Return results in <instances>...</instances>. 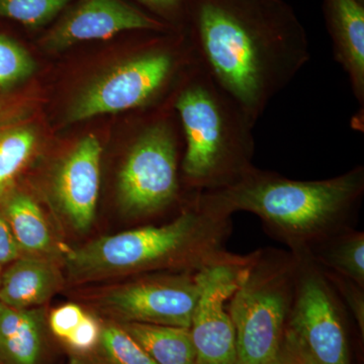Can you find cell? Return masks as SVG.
<instances>
[{"label": "cell", "instance_id": "6da1fadb", "mask_svg": "<svg viewBox=\"0 0 364 364\" xmlns=\"http://www.w3.org/2000/svg\"><path fill=\"white\" fill-rule=\"evenodd\" d=\"M184 23L205 70L255 123L311 59L284 0H186Z\"/></svg>", "mask_w": 364, "mask_h": 364}, {"label": "cell", "instance_id": "7a4b0ae2", "mask_svg": "<svg viewBox=\"0 0 364 364\" xmlns=\"http://www.w3.org/2000/svg\"><path fill=\"white\" fill-rule=\"evenodd\" d=\"M232 217L202 195L173 219L100 237L68 251L65 268L75 284L160 272H198L243 262L247 255L228 250Z\"/></svg>", "mask_w": 364, "mask_h": 364}, {"label": "cell", "instance_id": "3957f363", "mask_svg": "<svg viewBox=\"0 0 364 364\" xmlns=\"http://www.w3.org/2000/svg\"><path fill=\"white\" fill-rule=\"evenodd\" d=\"M202 196L228 214L257 215L270 237L303 256L328 237L355 227L364 196V167L301 181L254 166L234 186Z\"/></svg>", "mask_w": 364, "mask_h": 364}, {"label": "cell", "instance_id": "277c9868", "mask_svg": "<svg viewBox=\"0 0 364 364\" xmlns=\"http://www.w3.org/2000/svg\"><path fill=\"white\" fill-rule=\"evenodd\" d=\"M172 107L183 136L181 179L189 195L230 188L255 166V122L198 57L177 86Z\"/></svg>", "mask_w": 364, "mask_h": 364}, {"label": "cell", "instance_id": "5b68a950", "mask_svg": "<svg viewBox=\"0 0 364 364\" xmlns=\"http://www.w3.org/2000/svg\"><path fill=\"white\" fill-rule=\"evenodd\" d=\"M229 301L236 364H272L280 350L293 305L299 258L289 249L249 254Z\"/></svg>", "mask_w": 364, "mask_h": 364}, {"label": "cell", "instance_id": "8992f818", "mask_svg": "<svg viewBox=\"0 0 364 364\" xmlns=\"http://www.w3.org/2000/svg\"><path fill=\"white\" fill-rule=\"evenodd\" d=\"M182 153L178 117L162 114L141 127L117 176V202L124 217L134 221L152 219L196 200L183 198Z\"/></svg>", "mask_w": 364, "mask_h": 364}, {"label": "cell", "instance_id": "52a82bcc", "mask_svg": "<svg viewBox=\"0 0 364 364\" xmlns=\"http://www.w3.org/2000/svg\"><path fill=\"white\" fill-rule=\"evenodd\" d=\"M158 40L88 85L69 109L68 121L144 109L161 98L196 60L191 41Z\"/></svg>", "mask_w": 364, "mask_h": 364}, {"label": "cell", "instance_id": "ba28073f", "mask_svg": "<svg viewBox=\"0 0 364 364\" xmlns=\"http://www.w3.org/2000/svg\"><path fill=\"white\" fill-rule=\"evenodd\" d=\"M298 258L284 338L308 364H352L348 312L322 269L309 258Z\"/></svg>", "mask_w": 364, "mask_h": 364}, {"label": "cell", "instance_id": "9c48e42d", "mask_svg": "<svg viewBox=\"0 0 364 364\" xmlns=\"http://www.w3.org/2000/svg\"><path fill=\"white\" fill-rule=\"evenodd\" d=\"M198 272L138 275L105 291L97 299L98 306L116 322L189 328L198 296Z\"/></svg>", "mask_w": 364, "mask_h": 364}, {"label": "cell", "instance_id": "30bf717a", "mask_svg": "<svg viewBox=\"0 0 364 364\" xmlns=\"http://www.w3.org/2000/svg\"><path fill=\"white\" fill-rule=\"evenodd\" d=\"M249 256L243 262L214 265L196 273L198 296L188 329L198 364H236V334L228 301Z\"/></svg>", "mask_w": 364, "mask_h": 364}, {"label": "cell", "instance_id": "8fae6325", "mask_svg": "<svg viewBox=\"0 0 364 364\" xmlns=\"http://www.w3.org/2000/svg\"><path fill=\"white\" fill-rule=\"evenodd\" d=\"M171 26L123 0H80L43 40L49 51L86 41L107 40L128 31L165 32Z\"/></svg>", "mask_w": 364, "mask_h": 364}, {"label": "cell", "instance_id": "7c38bea8", "mask_svg": "<svg viewBox=\"0 0 364 364\" xmlns=\"http://www.w3.org/2000/svg\"><path fill=\"white\" fill-rule=\"evenodd\" d=\"M102 148L95 135L83 138L69 152L53 178V196L69 226L90 229L97 214Z\"/></svg>", "mask_w": 364, "mask_h": 364}, {"label": "cell", "instance_id": "4fadbf2b", "mask_svg": "<svg viewBox=\"0 0 364 364\" xmlns=\"http://www.w3.org/2000/svg\"><path fill=\"white\" fill-rule=\"evenodd\" d=\"M323 14L332 41L335 61L341 66L358 112L352 122L354 129L364 128V4L359 0H323Z\"/></svg>", "mask_w": 364, "mask_h": 364}, {"label": "cell", "instance_id": "5bb4252c", "mask_svg": "<svg viewBox=\"0 0 364 364\" xmlns=\"http://www.w3.org/2000/svg\"><path fill=\"white\" fill-rule=\"evenodd\" d=\"M51 338L41 310L0 303V364H52Z\"/></svg>", "mask_w": 364, "mask_h": 364}, {"label": "cell", "instance_id": "9a60e30c", "mask_svg": "<svg viewBox=\"0 0 364 364\" xmlns=\"http://www.w3.org/2000/svg\"><path fill=\"white\" fill-rule=\"evenodd\" d=\"M61 274L52 259L21 255L0 277V303L11 308L33 309L58 291Z\"/></svg>", "mask_w": 364, "mask_h": 364}, {"label": "cell", "instance_id": "2e32d148", "mask_svg": "<svg viewBox=\"0 0 364 364\" xmlns=\"http://www.w3.org/2000/svg\"><path fill=\"white\" fill-rule=\"evenodd\" d=\"M2 214L21 255L52 259L56 254V243L44 213L36 200L25 193H14L7 198Z\"/></svg>", "mask_w": 364, "mask_h": 364}, {"label": "cell", "instance_id": "e0dca14e", "mask_svg": "<svg viewBox=\"0 0 364 364\" xmlns=\"http://www.w3.org/2000/svg\"><path fill=\"white\" fill-rule=\"evenodd\" d=\"M117 323L157 364H198L188 328Z\"/></svg>", "mask_w": 364, "mask_h": 364}, {"label": "cell", "instance_id": "ac0fdd59", "mask_svg": "<svg viewBox=\"0 0 364 364\" xmlns=\"http://www.w3.org/2000/svg\"><path fill=\"white\" fill-rule=\"evenodd\" d=\"M303 256L364 287V232L355 227L328 237Z\"/></svg>", "mask_w": 364, "mask_h": 364}, {"label": "cell", "instance_id": "d6986e66", "mask_svg": "<svg viewBox=\"0 0 364 364\" xmlns=\"http://www.w3.org/2000/svg\"><path fill=\"white\" fill-rule=\"evenodd\" d=\"M102 334L92 353L70 364H157L116 321H102Z\"/></svg>", "mask_w": 364, "mask_h": 364}, {"label": "cell", "instance_id": "ffe728a7", "mask_svg": "<svg viewBox=\"0 0 364 364\" xmlns=\"http://www.w3.org/2000/svg\"><path fill=\"white\" fill-rule=\"evenodd\" d=\"M37 136L28 128L0 131V196L11 188L35 149Z\"/></svg>", "mask_w": 364, "mask_h": 364}, {"label": "cell", "instance_id": "44dd1931", "mask_svg": "<svg viewBox=\"0 0 364 364\" xmlns=\"http://www.w3.org/2000/svg\"><path fill=\"white\" fill-rule=\"evenodd\" d=\"M71 0H0V18L38 28L53 20Z\"/></svg>", "mask_w": 364, "mask_h": 364}, {"label": "cell", "instance_id": "7402d4cb", "mask_svg": "<svg viewBox=\"0 0 364 364\" xmlns=\"http://www.w3.org/2000/svg\"><path fill=\"white\" fill-rule=\"evenodd\" d=\"M35 70L28 51L16 41L0 35V87L23 80Z\"/></svg>", "mask_w": 364, "mask_h": 364}, {"label": "cell", "instance_id": "603a6c76", "mask_svg": "<svg viewBox=\"0 0 364 364\" xmlns=\"http://www.w3.org/2000/svg\"><path fill=\"white\" fill-rule=\"evenodd\" d=\"M102 325V321L85 313L68 338L60 344L68 353L70 363L87 358L92 353L100 341Z\"/></svg>", "mask_w": 364, "mask_h": 364}, {"label": "cell", "instance_id": "cb8c5ba5", "mask_svg": "<svg viewBox=\"0 0 364 364\" xmlns=\"http://www.w3.org/2000/svg\"><path fill=\"white\" fill-rule=\"evenodd\" d=\"M321 268V267H320ZM328 282L338 294L349 316L358 325L361 338L364 336V287L344 275L321 268Z\"/></svg>", "mask_w": 364, "mask_h": 364}, {"label": "cell", "instance_id": "d4e9b609", "mask_svg": "<svg viewBox=\"0 0 364 364\" xmlns=\"http://www.w3.org/2000/svg\"><path fill=\"white\" fill-rule=\"evenodd\" d=\"M85 315V311L76 304H66L53 310L48 322L53 338L57 340L59 344L65 341Z\"/></svg>", "mask_w": 364, "mask_h": 364}, {"label": "cell", "instance_id": "484cf974", "mask_svg": "<svg viewBox=\"0 0 364 364\" xmlns=\"http://www.w3.org/2000/svg\"><path fill=\"white\" fill-rule=\"evenodd\" d=\"M176 28L186 21V0H138Z\"/></svg>", "mask_w": 364, "mask_h": 364}, {"label": "cell", "instance_id": "4316f807", "mask_svg": "<svg viewBox=\"0 0 364 364\" xmlns=\"http://www.w3.org/2000/svg\"><path fill=\"white\" fill-rule=\"evenodd\" d=\"M21 256L13 232L4 214L0 213V270Z\"/></svg>", "mask_w": 364, "mask_h": 364}, {"label": "cell", "instance_id": "83f0119b", "mask_svg": "<svg viewBox=\"0 0 364 364\" xmlns=\"http://www.w3.org/2000/svg\"><path fill=\"white\" fill-rule=\"evenodd\" d=\"M272 364H308L298 350L289 343L286 338L282 342V347L277 358Z\"/></svg>", "mask_w": 364, "mask_h": 364}, {"label": "cell", "instance_id": "f1b7e54d", "mask_svg": "<svg viewBox=\"0 0 364 364\" xmlns=\"http://www.w3.org/2000/svg\"><path fill=\"white\" fill-rule=\"evenodd\" d=\"M359 1L363 2V4H364V0H359Z\"/></svg>", "mask_w": 364, "mask_h": 364}, {"label": "cell", "instance_id": "f546056e", "mask_svg": "<svg viewBox=\"0 0 364 364\" xmlns=\"http://www.w3.org/2000/svg\"><path fill=\"white\" fill-rule=\"evenodd\" d=\"M0 277H1V270H0Z\"/></svg>", "mask_w": 364, "mask_h": 364}]
</instances>
